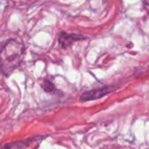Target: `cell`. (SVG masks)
Here are the masks:
<instances>
[{"mask_svg": "<svg viewBox=\"0 0 149 149\" xmlns=\"http://www.w3.org/2000/svg\"><path fill=\"white\" fill-rule=\"evenodd\" d=\"M87 37L82 34H76V33H67L65 31H61L58 35V43L63 49H66L70 47L73 43L77 41H81L86 39Z\"/></svg>", "mask_w": 149, "mask_h": 149, "instance_id": "cell-4", "label": "cell"}, {"mask_svg": "<svg viewBox=\"0 0 149 149\" xmlns=\"http://www.w3.org/2000/svg\"><path fill=\"white\" fill-rule=\"evenodd\" d=\"M115 89H116V87L113 86H106L99 87V88L93 89L90 91H86L81 94L79 100L81 102H86V101L99 100V99L113 93Z\"/></svg>", "mask_w": 149, "mask_h": 149, "instance_id": "cell-2", "label": "cell"}, {"mask_svg": "<svg viewBox=\"0 0 149 149\" xmlns=\"http://www.w3.org/2000/svg\"><path fill=\"white\" fill-rule=\"evenodd\" d=\"M40 86L42 87V89L48 93L51 94H58L59 93V90H58L55 86L48 79H42L41 82H40Z\"/></svg>", "mask_w": 149, "mask_h": 149, "instance_id": "cell-5", "label": "cell"}, {"mask_svg": "<svg viewBox=\"0 0 149 149\" xmlns=\"http://www.w3.org/2000/svg\"><path fill=\"white\" fill-rule=\"evenodd\" d=\"M48 135H44V136H37V137H32L24 141H14L10 143L4 144L3 146H0V149H27L30 147H38L39 143L44 141L45 138H46Z\"/></svg>", "mask_w": 149, "mask_h": 149, "instance_id": "cell-3", "label": "cell"}, {"mask_svg": "<svg viewBox=\"0 0 149 149\" xmlns=\"http://www.w3.org/2000/svg\"><path fill=\"white\" fill-rule=\"evenodd\" d=\"M25 46L23 42L10 38L0 49V71L5 76H10L23 61Z\"/></svg>", "mask_w": 149, "mask_h": 149, "instance_id": "cell-1", "label": "cell"}]
</instances>
